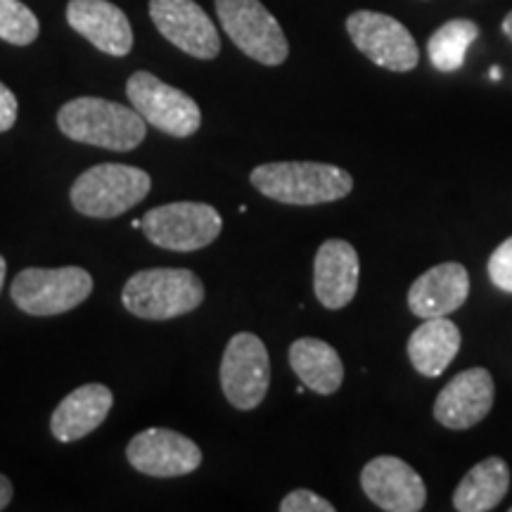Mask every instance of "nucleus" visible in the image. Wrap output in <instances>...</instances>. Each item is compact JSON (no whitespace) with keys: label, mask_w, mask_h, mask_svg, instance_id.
I'll return each instance as SVG.
<instances>
[{"label":"nucleus","mask_w":512,"mask_h":512,"mask_svg":"<svg viewBox=\"0 0 512 512\" xmlns=\"http://www.w3.org/2000/svg\"><path fill=\"white\" fill-rule=\"evenodd\" d=\"M126 458L133 470L155 479H174L195 472L202 465V451L181 432L150 427L128 441Z\"/></svg>","instance_id":"11"},{"label":"nucleus","mask_w":512,"mask_h":512,"mask_svg":"<svg viewBox=\"0 0 512 512\" xmlns=\"http://www.w3.org/2000/svg\"><path fill=\"white\" fill-rule=\"evenodd\" d=\"M510 489V467L503 458L491 456L472 467L453 491L458 512H489L503 501Z\"/></svg>","instance_id":"21"},{"label":"nucleus","mask_w":512,"mask_h":512,"mask_svg":"<svg viewBox=\"0 0 512 512\" xmlns=\"http://www.w3.org/2000/svg\"><path fill=\"white\" fill-rule=\"evenodd\" d=\"M489 278L498 290L512 294V238L501 242L491 254Z\"/></svg>","instance_id":"24"},{"label":"nucleus","mask_w":512,"mask_h":512,"mask_svg":"<svg viewBox=\"0 0 512 512\" xmlns=\"http://www.w3.org/2000/svg\"><path fill=\"white\" fill-rule=\"evenodd\" d=\"M479 27L472 19H451L430 36L427 53L439 72H456L465 64V55L477 41Z\"/></svg>","instance_id":"22"},{"label":"nucleus","mask_w":512,"mask_h":512,"mask_svg":"<svg viewBox=\"0 0 512 512\" xmlns=\"http://www.w3.org/2000/svg\"><path fill=\"white\" fill-rule=\"evenodd\" d=\"M216 15L230 41L254 62L278 67L290 55L283 27L261 0H216Z\"/></svg>","instance_id":"6"},{"label":"nucleus","mask_w":512,"mask_h":512,"mask_svg":"<svg viewBox=\"0 0 512 512\" xmlns=\"http://www.w3.org/2000/svg\"><path fill=\"white\" fill-rule=\"evenodd\" d=\"M503 34L512 41V12H508V15H505V19H503Z\"/></svg>","instance_id":"28"},{"label":"nucleus","mask_w":512,"mask_h":512,"mask_svg":"<svg viewBox=\"0 0 512 512\" xmlns=\"http://www.w3.org/2000/svg\"><path fill=\"white\" fill-rule=\"evenodd\" d=\"M150 17L166 41L195 60L219 57V29L195 0H150Z\"/></svg>","instance_id":"12"},{"label":"nucleus","mask_w":512,"mask_h":512,"mask_svg":"<svg viewBox=\"0 0 512 512\" xmlns=\"http://www.w3.org/2000/svg\"><path fill=\"white\" fill-rule=\"evenodd\" d=\"M460 351V330L446 316L425 318L408 339V358L425 377H439Z\"/></svg>","instance_id":"19"},{"label":"nucleus","mask_w":512,"mask_h":512,"mask_svg":"<svg viewBox=\"0 0 512 512\" xmlns=\"http://www.w3.org/2000/svg\"><path fill=\"white\" fill-rule=\"evenodd\" d=\"M93 294V275L81 266L24 268L15 275L10 297L29 316H60Z\"/></svg>","instance_id":"5"},{"label":"nucleus","mask_w":512,"mask_h":512,"mask_svg":"<svg viewBox=\"0 0 512 512\" xmlns=\"http://www.w3.org/2000/svg\"><path fill=\"white\" fill-rule=\"evenodd\" d=\"M17 114H19V102L17 95L0 81V133L10 131L12 126L17 124Z\"/></svg>","instance_id":"26"},{"label":"nucleus","mask_w":512,"mask_h":512,"mask_svg":"<svg viewBox=\"0 0 512 512\" xmlns=\"http://www.w3.org/2000/svg\"><path fill=\"white\" fill-rule=\"evenodd\" d=\"M361 261L351 242L328 240L318 247L313 261V292L325 309H344L358 292Z\"/></svg>","instance_id":"16"},{"label":"nucleus","mask_w":512,"mask_h":512,"mask_svg":"<svg viewBox=\"0 0 512 512\" xmlns=\"http://www.w3.org/2000/svg\"><path fill=\"white\" fill-rule=\"evenodd\" d=\"M361 486L380 510L420 512L425 508L427 489L418 472L406 460L377 456L363 467Z\"/></svg>","instance_id":"14"},{"label":"nucleus","mask_w":512,"mask_h":512,"mask_svg":"<svg viewBox=\"0 0 512 512\" xmlns=\"http://www.w3.org/2000/svg\"><path fill=\"white\" fill-rule=\"evenodd\" d=\"M347 31L354 46L389 72H411L418 67V43L399 19L375 10H356L347 17Z\"/></svg>","instance_id":"10"},{"label":"nucleus","mask_w":512,"mask_h":512,"mask_svg":"<svg viewBox=\"0 0 512 512\" xmlns=\"http://www.w3.org/2000/svg\"><path fill=\"white\" fill-rule=\"evenodd\" d=\"M221 230V214L204 202L162 204L143 216L145 238L169 252H197L209 247Z\"/></svg>","instance_id":"8"},{"label":"nucleus","mask_w":512,"mask_h":512,"mask_svg":"<svg viewBox=\"0 0 512 512\" xmlns=\"http://www.w3.org/2000/svg\"><path fill=\"white\" fill-rule=\"evenodd\" d=\"M12 496H15V486L5 475H0V510H5L12 503Z\"/></svg>","instance_id":"27"},{"label":"nucleus","mask_w":512,"mask_h":512,"mask_svg":"<svg viewBox=\"0 0 512 512\" xmlns=\"http://www.w3.org/2000/svg\"><path fill=\"white\" fill-rule=\"evenodd\" d=\"M5 273H8V264H5V259L0 256V292H3V285H5Z\"/></svg>","instance_id":"29"},{"label":"nucleus","mask_w":512,"mask_h":512,"mask_svg":"<svg viewBox=\"0 0 512 512\" xmlns=\"http://www.w3.org/2000/svg\"><path fill=\"white\" fill-rule=\"evenodd\" d=\"M290 366L294 375L311 392L330 396L344 382L342 358L328 342L316 337H302L290 347Z\"/></svg>","instance_id":"20"},{"label":"nucleus","mask_w":512,"mask_h":512,"mask_svg":"<svg viewBox=\"0 0 512 512\" xmlns=\"http://www.w3.org/2000/svg\"><path fill=\"white\" fill-rule=\"evenodd\" d=\"M114 406L110 387L100 382L83 384L60 401L50 418V432L62 444H72L98 430Z\"/></svg>","instance_id":"18"},{"label":"nucleus","mask_w":512,"mask_h":512,"mask_svg":"<svg viewBox=\"0 0 512 512\" xmlns=\"http://www.w3.org/2000/svg\"><path fill=\"white\" fill-rule=\"evenodd\" d=\"M67 22L100 53L126 57L133 50L131 22L110 0H69Z\"/></svg>","instance_id":"15"},{"label":"nucleus","mask_w":512,"mask_h":512,"mask_svg":"<svg viewBox=\"0 0 512 512\" xmlns=\"http://www.w3.org/2000/svg\"><path fill=\"white\" fill-rule=\"evenodd\" d=\"M489 76H491V79H501V72H498V69H491Z\"/></svg>","instance_id":"30"},{"label":"nucleus","mask_w":512,"mask_h":512,"mask_svg":"<svg viewBox=\"0 0 512 512\" xmlns=\"http://www.w3.org/2000/svg\"><path fill=\"white\" fill-rule=\"evenodd\" d=\"M510 512H512V508H510Z\"/></svg>","instance_id":"31"},{"label":"nucleus","mask_w":512,"mask_h":512,"mask_svg":"<svg viewBox=\"0 0 512 512\" xmlns=\"http://www.w3.org/2000/svg\"><path fill=\"white\" fill-rule=\"evenodd\" d=\"M204 302V285L188 268H147L133 273L121 292V304L143 320H171Z\"/></svg>","instance_id":"3"},{"label":"nucleus","mask_w":512,"mask_h":512,"mask_svg":"<svg viewBox=\"0 0 512 512\" xmlns=\"http://www.w3.org/2000/svg\"><path fill=\"white\" fill-rule=\"evenodd\" d=\"M494 377L486 368H470L453 377L434 401V418L446 430H470L494 408Z\"/></svg>","instance_id":"13"},{"label":"nucleus","mask_w":512,"mask_h":512,"mask_svg":"<svg viewBox=\"0 0 512 512\" xmlns=\"http://www.w3.org/2000/svg\"><path fill=\"white\" fill-rule=\"evenodd\" d=\"M249 181L268 200L294 207L337 202L354 190L349 171L325 162L261 164L249 174Z\"/></svg>","instance_id":"2"},{"label":"nucleus","mask_w":512,"mask_h":512,"mask_svg":"<svg viewBox=\"0 0 512 512\" xmlns=\"http://www.w3.org/2000/svg\"><path fill=\"white\" fill-rule=\"evenodd\" d=\"M41 34L38 17L22 0H0V41L10 46H31Z\"/></svg>","instance_id":"23"},{"label":"nucleus","mask_w":512,"mask_h":512,"mask_svg":"<svg viewBox=\"0 0 512 512\" xmlns=\"http://www.w3.org/2000/svg\"><path fill=\"white\" fill-rule=\"evenodd\" d=\"M152 178L128 164H98L76 178L69 197L88 219H117L150 195Z\"/></svg>","instance_id":"4"},{"label":"nucleus","mask_w":512,"mask_h":512,"mask_svg":"<svg viewBox=\"0 0 512 512\" xmlns=\"http://www.w3.org/2000/svg\"><path fill=\"white\" fill-rule=\"evenodd\" d=\"M280 512H335V505L309 489H297L283 498Z\"/></svg>","instance_id":"25"},{"label":"nucleus","mask_w":512,"mask_h":512,"mask_svg":"<svg viewBox=\"0 0 512 512\" xmlns=\"http://www.w3.org/2000/svg\"><path fill=\"white\" fill-rule=\"evenodd\" d=\"M57 126L74 143L131 152L147 136V121L121 102L105 98H74L57 112Z\"/></svg>","instance_id":"1"},{"label":"nucleus","mask_w":512,"mask_h":512,"mask_svg":"<svg viewBox=\"0 0 512 512\" xmlns=\"http://www.w3.org/2000/svg\"><path fill=\"white\" fill-rule=\"evenodd\" d=\"M221 389L238 411H254L264 403L271 384V358L266 344L252 332L230 337L221 358Z\"/></svg>","instance_id":"9"},{"label":"nucleus","mask_w":512,"mask_h":512,"mask_svg":"<svg viewBox=\"0 0 512 512\" xmlns=\"http://www.w3.org/2000/svg\"><path fill=\"white\" fill-rule=\"evenodd\" d=\"M126 95L131 107L147 124L171 138H190L200 131V105L183 93L181 88L169 86L150 72H136L126 81Z\"/></svg>","instance_id":"7"},{"label":"nucleus","mask_w":512,"mask_h":512,"mask_svg":"<svg viewBox=\"0 0 512 512\" xmlns=\"http://www.w3.org/2000/svg\"><path fill=\"white\" fill-rule=\"evenodd\" d=\"M470 294V275L463 264L446 261L418 275L408 290V309L418 318H441L458 311Z\"/></svg>","instance_id":"17"}]
</instances>
